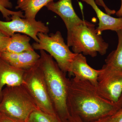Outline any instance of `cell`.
Segmentation results:
<instances>
[{
  "label": "cell",
  "instance_id": "6da1fadb",
  "mask_svg": "<svg viewBox=\"0 0 122 122\" xmlns=\"http://www.w3.org/2000/svg\"><path fill=\"white\" fill-rule=\"evenodd\" d=\"M67 105L69 113L76 114L85 122L113 115L121 109L118 103L102 95L95 86L74 77L69 81Z\"/></svg>",
  "mask_w": 122,
  "mask_h": 122
},
{
  "label": "cell",
  "instance_id": "7a4b0ae2",
  "mask_svg": "<svg viewBox=\"0 0 122 122\" xmlns=\"http://www.w3.org/2000/svg\"><path fill=\"white\" fill-rule=\"evenodd\" d=\"M40 52L38 63L44 74L55 110L62 122H66L70 115L67 105L70 79L50 55L44 50Z\"/></svg>",
  "mask_w": 122,
  "mask_h": 122
},
{
  "label": "cell",
  "instance_id": "3957f363",
  "mask_svg": "<svg viewBox=\"0 0 122 122\" xmlns=\"http://www.w3.org/2000/svg\"><path fill=\"white\" fill-rule=\"evenodd\" d=\"M67 45L72 47L75 53H81L92 57H96L97 53L104 55L109 47L108 43L96 32L95 25L86 20L67 32Z\"/></svg>",
  "mask_w": 122,
  "mask_h": 122
},
{
  "label": "cell",
  "instance_id": "277c9868",
  "mask_svg": "<svg viewBox=\"0 0 122 122\" xmlns=\"http://www.w3.org/2000/svg\"><path fill=\"white\" fill-rule=\"evenodd\" d=\"M39 109L23 85L5 86L0 102L1 115L20 122H27L31 114Z\"/></svg>",
  "mask_w": 122,
  "mask_h": 122
},
{
  "label": "cell",
  "instance_id": "5b68a950",
  "mask_svg": "<svg viewBox=\"0 0 122 122\" xmlns=\"http://www.w3.org/2000/svg\"><path fill=\"white\" fill-rule=\"evenodd\" d=\"M38 42L33 44V49L44 50L50 55L58 66L65 73L70 71L71 66L76 53L71 51L69 47L64 42L61 32L55 33H39L37 34Z\"/></svg>",
  "mask_w": 122,
  "mask_h": 122
},
{
  "label": "cell",
  "instance_id": "8992f818",
  "mask_svg": "<svg viewBox=\"0 0 122 122\" xmlns=\"http://www.w3.org/2000/svg\"><path fill=\"white\" fill-rule=\"evenodd\" d=\"M23 85L41 111L51 116L59 118L55 110L44 74L38 63L32 68L25 71Z\"/></svg>",
  "mask_w": 122,
  "mask_h": 122
},
{
  "label": "cell",
  "instance_id": "52a82bcc",
  "mask_svg": "<svg viewBox=\"0 0 122 122\" xmlns=\"http://www.w3.org/2000/svg\"><path fill=\"white\" fill-rule=\"evenodd\" d=\"M10 21L0 20V32L8 37L15 33H21L33 38L35 42L39 41V33H48L49 29L41 21L20 17L17 15H12Z\"/></svg>",
  "mask_w": 122,
  "mask_h": 122
},
{
  "label": "cell",
  "instance_id": "ba28073f",
  "mask_svg": "<svg viewBox=\"0 0 122 122\" xmlns=\"http://www.w3.org/2000/svg\"><path fill=\"white\" fill-rule=\"evenodd\" d=\"M97 89L105 97L118 103L122 93V72L102 67Z\"/></svg>",
  "mask_w": 122,
  "mask_h": 122
},
{
  "label": "cell",
  "instance_id": "9c48e42d",
  "mask_svg": "<svg viewBox=\"0 0 122 122\" xmlns=\"http://www.w3.org/2000/svg\"><path fill=\"white\" fill-rule=\"evenodd\" d=\"M101 72V69H95L91 67L83 54L76 53L71 66L69 73L73 75L75 78L87 81L97 86Z\"/></svg>",
  "mask_w": 122,
  "mask_h": 122
},
{
  "label": "cell",
  "instance_id": "30bf717a",
  "mask_svg": "<svg viewBox=\"0 0 122 122\" xmlns=\"http://www.w3.org/2000/svg\"><path fill=\"white\" fill-rule=\"evenodd\" d=\"M48 10L60 17L65 23L67 32L75 26L82 23L76 12L72 4V0H59L57 2H50L46 6Z\"/></svg>",
  "mask_w": 122,
  "mask_h": 122
},
{
  "label": "cell",
  "instance_id": "8fae6325",
  "mask_svg": "<svg viewBox=\"0 0 122 122\" xmlns=\"http://www.w3.org/2000/svg\"><path fill=\"white\" fill-rule=\"evenodd\" d=\"M0 57L14 67L25 71L37 64L40 55L34 50L20 53L4 51L1 53Z\"/></svg>",
  "mask_w": 122,
  "mask_h": 122
},
{
  "label": "cell",
  "instance_id": "7c38bea8",
  "mask_svg": "<svg viewBox=\"0 0 122 122\" xmlns=\"http://www.w3.org/2000/svg\"><path fill=\"white\" fill-rule=\"evenodd\" d=\"M25 70L15 68L0 57V102L4 86L23 85Z\"/></svg>",
  "mask_w": 122,
  "mask_h": 122
},
{
  "label": "cell",
  "instance_id": "4fadbf2b",
  "mask_svg": "<svg viewBox=\"0 0 122 122\" xmlns=\"http://www.w3.org/2000/svg\"><path fill=\"white\" fill-rule=\"evenodd\" d=\"M81 1L90 5L96 13L99 21L96 31L99 35H101L103 31L105 30H111L117 32L122 30V17H114L103 12L98 7L94 0Z\"/></svg>",
  "mask_w": 122,
  "mask_h": 122
},
{
  "label": "cell",
  "instance_id": "5bb4252c",
  "mask_svg": "<svg viewBox=\"0 0 122 122\" xmlns=\"http://www.w3.org/2000/svg\"><path fill=\"white\" fill-rule=\"evenodd\" d=\"M54 0H17L16 9L24 13L25 18L35 20L36 15L43 7Z\"/></svg>",
  "mask_w": 122,
  "mask_h": 122
},
{
  "label": "cell",
  "instance_id": "9a60e30c",
  "mask_svg": "<svg viewBox=\"0 0 122 122\" xmlns=\"http://www.w3.org/2000/svg\"><path fill=\"white\" fill-rule=\"evenodd\" d=\"M30 37L25 34L15 33L10 37L6 50L5 51L20 53L34 50L30 43Z\"/></svg>",
  "mask_w": 122,
  "mask_h": 122
},
{
  "label": "cell",
  "instance_id": "2e32d148",
  "mask_svg": "<svg viewBox=\"0 0 122 122\" xmlns=\"http://www.w3.org/2000/svg\"><path fill=\"white\" fill-rule=\"evenodd\" d=\"M116 33L118 37L117 46L107 57L103 67L122 72V30Z\"/></svg>",
  "mask_w": 122,
  "mask_h": 122
},
{
  "label": "cell",
  "instance_id": "e0dca14e",
  "mask_svg": "<svg viewBox=\"0 0 122 122\" xmlns=\"http://www.w3.org/2000/svg\"><path fill=\"white\" fill-rule=\"evenodd\" d=\"M27 122H63L58 117H55L45 113L39 109L31 114Z\"/></svg>",
  "mask_w": 122,
  "mask_h": 122
},
{
  "label": "cell",
  "instance_id": "ac0fdd59",
  "mask_svg": "<svg viewBox=\"0 0 122 122\" xmlns=\"http://www.w3.org/2000/svg\"><path fill=\"white\" fill-rule=\"evenodd\" d=\"M13 4L10 0H0V12L3 17L7 21H10V17L12 15H17L20 17L25 18L23 12L21 11H12L9 9L12 8Z\"/></svg>",
  "mask_w": 122,
  "mask_h": 122
},
{
  "label": "cell",
  "instance_id": "d6986e66",
  "mask_svg": "<svg viewBox=\"0 0 122 122\" xmlns=\"http://www.w3.org/2000/svg\"><path fill=\"white\" fill-rule=\"evenodd\" d=\"M9 38L0 32V53L6 50Z\"/></svg>",
  "mask_w": 122,
  "mask_h": 122
},
{
  "label": "cell",
  "instance_id": "ffe728a7",
  "mask_svg": "<svg viewBox=\"0 0 122 122\" xmlns=\"http://www.w3.org/2000/svg\"><path fill=\"white\" fill-rule=\"evenodd\" d=\"M97 5L102 7L104 9L106 13L110 15H113L116 13L115 10L110 9L107 6L103 0H94Z\"/></svg>",
  "mask_w": 122,
  "mask_h": 122
},
{
  "label": "cell",
  "instance_id": "44dd1931",
  "mask_svg": "<svg viewBox=\"0 0 122 122\" xmlns=\"http://www.w3.org/2000/svg\"><path fill=\"white\" fill-rule=\"evenodd\" d=\"M68 122H85L78 116L73 113H70Z\"/></svg>",
  "mask_w": 122,
  "mask_h": 122
},
{
  "label": "cell",
  "instance_id": "7402d4cb",
  "mask_svg": "<svg viewBox=\"0 0 122 122\" xmlns=\"http://www.w3.org/2000/svg\"><path fill=\"white\" fill-rule=\"evenodd\" d=\"M115 122H122V108L119 110L113 115Z\"/></svg>",
  "mask_w": 122,
  "mask_h": 122
},
{
  "label": "cell",
  "instance_id": "603a6c76",
  "mask_svg": "<svg viewBox=\"0 0 122 122\" xmlns=\"http://www.w3.org/2000/svg\"><path fill=\"white\" fill-rule=\"evenodd\" d=\"M91 122H115L112 115L106 116Z\"/></svg>",
  "mask_w": 122,
  "mask_h": 122
},
{
  "label": "cell",
  "instance_id": "cb8c5ba5",
  "mask_svg": "<svg viewBox=\"0 0 122 122\" xmlns=\"http://www.w3.org/2000/svg\"><path fill=\"white\" fill-rule=\"evenodd\" d=\"M0 122H23L14 120L5 116L1 115L0 117Z\"/></svg>",
  "mask_w": 122,
  "mask_h": 122
},
{
  "label": "cell",
  "instance_id": "d4e9b609",
  "mask_svg": "<svg viewBox=\"0 0 122 122\" xmlns=\"http://www.w3.org/2000/svg\"><path fill=\"white\" fill-rule=\"evenodd\" d=\"M116 15L118 17H122V0H121V5L120 9L116 12Z\"/></svg>",
  "mask_w": 122,
  "mask_h": 122
},
{
  "label": "cell",
  "instance_id": "484cf974",
  "mask_svg": "<svg viewBox=\"0 0 122 122\" xmlns=\"http://www.w3.org/2000/svg\"><path fill=\"white\" fill-rule=\"evenodd\" d=\"M118 105H119V106L120 107V108H122V93L121 96H120V98L118 102Z\"/></svg>",
  "mask_w": 122,
  "mask_h": 122
},
{
  "label": "cell",
  "instance_id": "4316f807",
  "mask_svg": "<svg viewBox=\"0 0 122 122\" xmlns=\"http://www.w3.org/2000/svg\"><path fill=\"white\" fill-rule=\"evenodd\" d=\"M1 115V114L0 113V117Z\"/></svg>",
  "mask_w": 122,
  "mask_h": 122
},
{
  "label": "cell",
  "instance_id": "83f0119b",
  "mask_svg": "<svg viewBox=\"0 0 122 122\" xmlns=\"http://www.w3.org/2000/svg\"><path fill=\"white\" fill-rule=\"evenodd\" d=\"M67 122V121H66V122Z\"/></svg>",
  "mask_w": 122,
  "mask_h": 122
},
{
  "label": "cell",
  "instance_id": "f1b7e54d",
  "mask_svg": "<svg viewBox=\"0 0 122 122\" xmlns=\"http://www.w3.org/2000/svg\"><path fill=\"white\" fill-rule=\"evenodd\" d=\"M0 54H1V53H0Z\"/></svg>",
  "mask_w": 122,
  "mask_h": 122
}]
</instances>
